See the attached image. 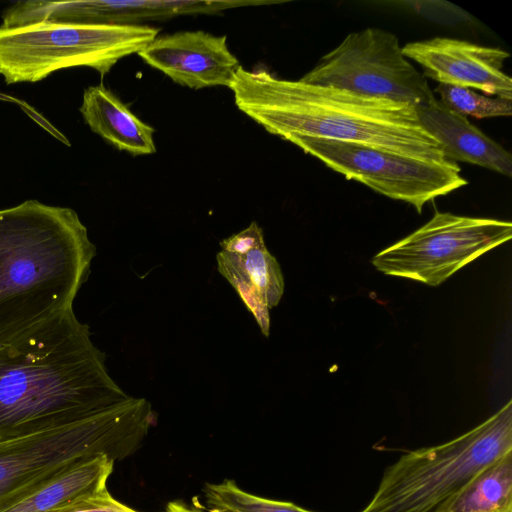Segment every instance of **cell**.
<instances>
[{
    "mask_svg": "<svg viewBox=\"0 0 512 512\" xmlns=\"http://www.w3.org/2000/svg\"><path fill=\"white\" fill-rule=\"evenodd\" d=\"M73 307L0 344V440L67 425L130 396Z\"/></svg>",
    "mask_w": 512,
    "mask_h": 512,
    "instance_id": "obj_1",
    "label": "cell"
},
{
    "mask_svg": "<svg viewBox=\"0 0 512 512\" xmlns=\"http://www.w3.org/2000/svg\"><path fill=\"white\" fill-rule=\"evenodd\" d=\"M240 111L267 132L352 142L430 160H447L416 107L346 89L291 81L259 68L236 71L229 87Z\"/></svg>",
    "mask_w": 512,
    "mask_h": 512,
    "instance_id": "obj_2",
    "label": "cell"
},
{
    "mask_svg": "<svg viewBox=\"0 0 512 512\" xmlns=\"http://www.w3.org/2000/svg\"><path fill=\"white\" fill-rule=\"evenodd\" d=\"M96 247L71 208L0 210V344L73 307Z\"/></svg>",
    "mask_w": 512,
    "mask_h": 512,
    "instance_id": "obj_3",
    "label": "cell"
},
{
    "mask_svg": "<svg viewBox=\"0 0 512 512\" xmlns=\"http://www.w3.org/2000/svg\"><path fill=\"white\" fill-rule=\"evenodd\" d=\"M155 415L145 398L129 399L91 417L0 440V510L88 459L120 461L142 445Z\"/></svg>",
    "mask_w": 512,
    "mask_h": 512,
    "instance_id": "obj_4",
    "label": "cell"
},
{
    "mask_svg": "<svg viewBox=\"0 0 512 512\" xmlns=\"http://www.w3.org/2000/svg\"><path fill=\"white\" fill-rule=\"evenodd\" d=\"M512 451V401L466 433L402 455L360 512H442L484 467Z\"/></svg>",
    "mask_w": 512,
    "mask_h": 512,
    "instance_id": "obj_5",
    "label": "cell"
},
{
    "mask_svg": "<svg viewBox=\"0 0 512 512\" xmlns=\"http://www.w3.org/2000/svg\"><path fill=\"white\" fill-rule=\"evenodd\" d=\"M159 29L141 24L37 22L0 27V75L7 84L41 81L53 72L85 66L102 76L122 58L142 51Z\"/></svg>",
    "mask_w": 512,
    "mask_h": 512,
    "instance_id": "obj_6",
    "label": "cell"
},
{
    "mask_svg": "<svg viewBox=\"0 0 512 512\" xmlns=\"http://www.w3.org/2000/svg\"><path fill=\"white\" fill-rule=\"evenodd\" d=\"M283 139L300 147L346 179L412 205H424L467 184L457 163L418 159L365 144L290 134Z\"/></svg>",
    "mask_w": 512,
    "mask_h": 512,
    "instance_id": "obj_7",
    "label": "cell"
},
{
    "mask_svg": "<svg viewBox=\"0 0 512 512\" xmlns=\"http://www.w3.org/2000/svg\"><path fill=\"white\" fill-rule=\"evenodd\" d=\"M300 80L415 107L436 98L404 56L396 35L379 28L349 33Z\"/></svg>",
    "mask_w": 512,
    "mask_h": 512,
    "instance_id": "obj_8",
    "label": "cell"
},
{
    "mask_svg": "<svg viewBox=\"0 0 512 512\" xmlns=\"http://www.w3.org/2000/svg\"><path fill=\"white\" fill-rule=\"evenodd\" d=\"M512 237V224L436 212L422 227L380 251V272L438 286L453 273Z\"/></svg>",
    "mask_w": 512,
    "mask_h": 512,
    "instance_id": "obj_9",
    "label": "cell"
},
{
    "mask_svg": "<svg viewBox=\"0 0 512 512\" xmlns=\"http://www.w3.org/2000/svg\"><path fill=\"white\" fill-rule=\"evenodd\" d=\"M402 52L420 65L425 78L512 101V79L503 71L510 54L503 49L435 37L407 43Z\"/></svg>",
    "mask_w": 512,
    "mask_h": 512,
    "instance_id": "obj_10",
    "label": "cell"
},
{
    "mask_svg": "<svg viewBox=\"0 0 512 512\" xmlns=\"http://www.w3.org/2000/svg\"><path fill=\"white\" fill-rule=\"evenodd\" d=\"M138 55L175 83L191 89L229 88L240 67L228 48L227 37L204 31L157 36Z\"/></svg>",
    "mask_w": 512,
    "mask_h": 512,
    "instance_id": "obj_11",
    "label": "cell"
},
{
    "mask_svg": "<svg viewBox=\"0 0 512 512\" xmlns=\"http://www.w3.org/2000/svg\"><path fill=\"white\" fill-rule=\"evenodd\" d=\"M423 127L440 143L445 158L466 162L512 175V156L500 144L484 134L467 117L459 115L438 99L416 107Z\"/></svg>",
    "mask_w": 512,
    "mask_h": 512,
    "instance_id": "obj_12",
    "label": "cell"
},
{
    "mask_svg": "<svg viewBox=\"0 0 512 512\" xmlns=\"http://www.w3.org/2000/svg\"><path fill=\"white\" fill-rule=\"evenodd\" d=\"M80 112L90 129L118 150L133 156L156 152L154 128L104 85L85 89Z\"/></svg>",
    "mask_w": 512,
    "mask_h": 512,
    "instance_id": "obj_13",
    "label": "cell"
},
{
    "mask_svg": "<svg viewBox=\"0 0 512 512\" xmlns=\"http://www.w3.org/2000/svg\"><path fill=\"white\" fill-rule=\"evenodd\" d=\"M114 463L107 456L83 461L0 512H64L107 491Z\"/></svg>",
    "mask_w": 512,
    "mask_h": 512,
    "instance_id": "obj_14",
    "label": "cell"
},
{
    "mask_svg": "<svg viewBox=\"0 0 512 512\" xmlns=\"http://www.w3.org/2000/svg\"><path fill=\"white\" fill-rule=\"evenodd\" d=\"M442 512H512V451L480 470Z\"/></svg>",
    "mask_w": 512,
    "mask_h": 512,
    "instance_id": "obj_15",
    "label": "cell"
},
{
    "mask_svg": "<svg viewBox=\"0 0 512 512\" xmlns=\"http://www.w3.org/2000/svg\"><path fill=\"white\" fill-rule=\"evenodd\" d=\"M202 493L208 512H313L292 502L249 493L231 479L219 483L207 482Z\"/></svg>",
    "mask_w": 512,
    "mask_h": 512,
    "instance_id": "obj_16",
    "label": "cell"
},
{
    "mask_svg": "<svg viewBox=\"0 0 512 512\" xmlns=\"http://www.w3.org/2000/svg\"><path fill=\"white\" fill-rule=\"evenodd\" d=\"M237 257L264 304L269 309L277 306L284 293V278L276 258L265 245Z\"/></svg>",
    "mask_w": 512,
    "mask_h": 512,
    "instance_id": "obj_17",
    "label": "cell"
},
{
    "mask_svg": "<svg viewBox=\"0 0 512 512\" xmlns=\"http://www.w3.org/2000/svg\"><path fill=\"white\" fill-rule=\"evenodd\" d=\"M434 92L448 109L465 117L484 119L512 114L511 100L477 93L469 88L438 84Z\"/></svg>",
    "mask_w": 512,
    "mask_h": 512,
    "instance_id": "obj_18",
    "label": "cell"
},
{
    "mask_svg": "<svg viewBox=\"0 0 512 512\" xmlns=\"http://www.w3.org/2000/svg\"><path fill=\"white\" fill-rule=\"evenodd\" d=\"M219 273L235 288L247 309L254 316L262 334L269 336L270 314L250 280L243 271L236 254L221 250L217 256Z\"/></svg>",
    "mask_w": 512,
    "mask_h": 512,
    "instance_id": "obj_19",
    "label": "cell"
},
{
    "mask_svg": "<svg viewBox=\"0 0 512 512\" xmlns=\"http://www.w3.org/2000/svg\"><path fill=\"white\" fill-rule=\"evenodd\" d=\"M263 245V231L256 222L250 223L247 228L220 242L223 251L237 255H244Z\"/></svg>",
    "mask_w": 512,
    "mask_h": 512,
    "instance_id": "obj_20",
    "label": "cell"
},
{
    "mask_svg": "<svg viewBox=\"0 0 512 512\" xmlns=\"http://www.w3.org/2000/svg\"><path fill=\"white\" fill-rule=\"evenodd\" d=\"M64 512H138L116 500L107 490Z\"/></svg>",
    "mask_w": 512,
    "mask_h": 512,
    "instance_id": "obj_21",
    "label": "cell"
},
{
    "mask_svg": "<svg viewBox=\"0 0 512 512\" xmlns=\"http://www.w3.org/2000/svg\"><path fill=\"white\" fill-rule=\"evenodd\" d=\"M164 512H203L202 510L188 506L181 501H170L167 503Z\"/></svg>",
    "mask_w": 512,
    "mask_h": 512,
    "instance_id": "obj_22",
    "label": "cell"
}]
</instances>
